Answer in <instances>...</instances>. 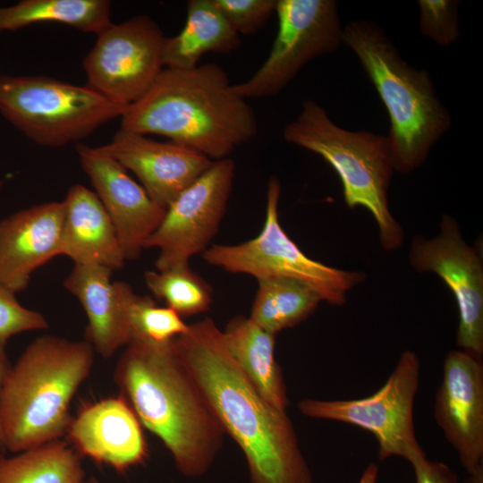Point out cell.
<instances>
[{
	"mask_svg": "<svg viewBox=\"0 0 483 483\" xmlns=\"http://www.w3.org/2000/svg\"><path fill=\"white\" fill-rule=\"evenodd\" d=\"M126 309L131 336L166 343L189 328V325L174 309L160 307L152 298L138 295L133 291L128 297Z\"/></svg>",
	"mask_w": 483,
	"mask_h": 483,
	"instance_id": "27",
	"label": "cell"
},
{
	"mask_svg": "<svg viewBox=\"0 0 483 483\" xmlns=\"http://www.w3.org/2000/svg\"><path fill=\"white\" fill-rule=\"evenodd\" d=\"M112 270L97 265L74 264L64 281L80 302L88 318L86 341L108 359L131 338L127 300L133 291L125 282H112Z\"/></svg>",
	"mask_w": 483,
	"mask_h": 483,
	"instance_id": "19",
	"label": "cell"
},
{
	"mask_svg": "<svg viewBox=\"0 0 483 483\" xmlns=\"http://www.w3.org/2000/svg\"><path fill=\"white\" fill-rule=\"evenodd\" d=\"M239 35H252L264 27L275 10L276 0H213Z\"/></svg>",
	"mask_w": 483,
	"mask_h": 483,
	"instance_id": "29",
	"label": "cell"
},
{
	"mask_svg": "<svg viewBox=\"0 0 483 483\" xmlns=\"http://www.w3.org/2000/svg\"><path fill=\"white\" fill-rule=\"evenodd\" d=\"M15 294L0 284V346H5L9 338L20 333L48 327L45 317L23 307Z\"/></svg>",
	"mask_w": 483,
	"mask_h": 483,
	"instance_id": "30",
	"label": "cell"
},
{
	"mask_svg": "<svg viewBox=\"0 0 483 483\" xmlns=\"http://www.w3.org/2000/svg\"><path fill=\"white\" fill-rule=\"evenodd\" d=\"M420 362L417 354L404 351L383 386L360 399L305 398L297 408L305 417L343 422L370 432L377 439L380 461L424 452L416 437L414 403L419 388Z\"/></svg>",
	"mask_w": 483,
	"mask_h": 483,
	"instance_id": "9",
	"label": "cell"
},
{
	"mask_svg": "<svg viewBox=\"0 0 483 483\" xmlns=\"http://www.w3.org/2000/svg\"><path fill=\"white\" fill-rule=\"evenodd\" d=\"M277 31L271 50L258 71L234 84L243 98L280 93L314 58L343 45V29L335 0H276Z\"/></svg>",
	"mask_w": 483,
	"mask_h": 483,
	"instance_id": "10",
	"label": "cell"
},
{
	"mask_svg": "<svg viewBox=\"0 0 483 483\" xmlns=\"http://www.w3.org/2000/svg\"><path fill=\"white\" fill-rule=\"evenodd\" d=\"M82 65L87 86L127 107L140 99L164 69L165 36L148 16L112 23L97 35Z\"/></svg>",
	"mask_w": 483,
	"mask_h": 483,
	"instance_id": "11",
	"label": "cell"
},
{
	"mask_svg": "<svg viewBox=\"0 0 483 483\" xmlns=\"http://www.w3.org/2000/svg\"><path fill=\"white\" fill-rule=\"evenodd\" d=\"M82 483H101L99 482L97 479H94V478H90V479H85L84 481Z\"/></svg>",
	"mask_w": 483,
	"mask_h": 483,
	"instance_id": "35",
	"label": "cell"
},
{
	"mask_svg": "<svg viewBox=\"0 0 483 483\" xmlns=\"http://www.w3.org/2000/svg\"><path fill=\"white\" fill-rule=\"evenodd\" d=\"M378 478V466L369 463L363 470L359 483H377Z\"/></svg>",
	"mask_w": 483,
	"mask_h": 483,
	"instance_id": "33",
	"label": "cell"
},
{
	"mask_svg": "<svg viewBox=\"0 0 483 483\" xmlns=\"http://www.w3.org/2000/svg\"><path fill=\"white\" fill-rule=\"evenodd\" d=\"M4 347L5 346H0V392H1L4 381V378L11 367ZM0 453H5L3 446L1 435H0Z\"/></svg>",
	"mask_w": 483,
	"mask_h": 483,
	"instance_id": "32",
	"label": "cell"
},
{
	"mask_svg": "<svg viewBox=\"0 0 483 483\" xmlns=\"http://www.w3.org/2000/svg\"><path fill=\"white\" fill-rule=\"evenodd\" d=\"M222 332L230 354L252 386L269 404L287 411L286 385L275 359V335L241 315L230 319Z\"/></svg>",
	"mask_w": 483,
	"mask_h": 483,
	"instance_id": "21",
	"label": "cell"
},
{
	"mask_svg": "<svg viewBox=\"0 0 483 483\" xmlns=\"http://www.w3.org/2000/svg\"><path fill=\"white\" fill-rule=\"evenodd\" d=\"M60 255L74 264L121 269L126 258L114 226L97 194L81 184L72 185L64 199Z\"/></svg>",
	"mask_w": 483,
	"mask_h": 483,
	"instance_id": "20",
	"label": "cell"
},
{
	"mask_svg": "<svg viewBox=\"0 0 483 483\" xmlns=\"http://www.w3.org/2000/svg\"><path fill=\"white\" fill-rule=\"evenodd\" d=\"M407 461L413 468L415 483H458L446 464L428 460L424 452L411 453Z\"/></svg>",
	"mask_w": 483,
	"mask_h": 483,
	"instance_id": "31",
	"label": "cell"
},
{
	"mask_svg": "<svg viewBox=\"0 0 483 483\" xmlns=\"http://www.w3.org/2000/svg\"><path fill=\"white\" fill-rule=\"evenodd\" d=\"M258 283L249 318L273 335L307 319L322 301L311 286L298 279L270 277Z\"/></svg>",
	"mask_w": 483,
	"mask_h": 483,
	"instance_id": "24",
	"label": "cell"
},
{
	"mask_svg": "<svg viewBox=\"0 0 483 483\" xmlns=\"http://www.w3.org/2000/svg\"><path fill=\"white\" fill-rule=\"evenodd\" d=\"M434 417L466 472L482 465V357L460 349L447 353L436 393Z\"/></svg>",
	"mask_w": 483,
	"mask_h": 483,
	"instance_id": "14",
	"label": "cell"
},
{
	"mask_svg": "<svg viewBox=\"0 0 483 483\" xmlns=\"http://www.w3.org/2000/svg\"><path fill=\"white\" fill-rule=\"evenodd\" d=\"M466 483H483V465L479 466L472 472L469 473Z\"/></svg>",
	"mask_w": 483,
	"mask_h": 483,
	"instance_id": "34",
	"label": "cell"
},
{
	"mask_svg": "<svg viewBox=\"0 0 483 483\" xmlns=\"http://www.w3.org/2000/svg\"><path fill=\"white\" fill-rule=\"evenodd\" d=\"M343 44L358 58L388 113L394 171L411 173L424 163L452 124L430 74L403 60L372 21H349L343 29Z\"/></svg>",
	"mask_w": 483,
	"mask_h": 483,
	"instance_id": "5",
	"label": "cell"
},
{
	"mask_svg": "<svg viewBox=\"0 0 483 483\" xmlns=\"http://www.w3.org/2000/svg\"><path fill=\"white\" fill-rule=\"evenodd\" d=\"M65 216L63 201L38 204L0 221V284L23 291L31 274L60 255Z\"/></svg>",
	"mask_w": 483,
	"mask_h": 483,
	"instance_id": "18",
	"label": "cell"
},
{
	"mask_svg": "<svg viewBox=\"0 0 483 483\" xmlns=\"http://www.w3.org/2000/svg\"><path fill=\"white\" fill-rule=\"evenodd\" d=\"M147 287L182 318L208 311L213 301L211 285L188 265L144 274Z\"/></svg>",
	"mask_w": 483,
	"mask_h": 483,
	"instance_id": "26",
	"label": "cell"
},
{
	"mask_svg": "<svg viewBox=\"0 0 483 483\" xmlns=\"http://www.w3.org/2000/svg\"><path fill=\"white\" fill-rule=\"evenodd\" d=\"M98 148L131 171L148 196L165 209L214 162L183 145L121 129Z\"/></svg>",
	"mask_w": 483,
	"mask_h": 483,
	"instance_id": "16",
	"label": "cell"
},
{
	"mask_svg": "<svg viewBox=\"0 0 483 483\" xmlns=\"http://www.w3.org/2000/svg\"><path fill=\"white\" fill-rule=\"evenodd\" d=\"M66 435L79 454L121 473L148 457L142 425L121 394L83 407Z\"/></svg>",
	"mask_w": 483,
	"mask_h": 483,
	"instance_id": "17",
	"label": "cell"
},
{
	"mask_svg": "<svg viewBox=\"0 0 483 483\" xmlns=\"http://www.w3.org/2000/svg\"><path fill=\"white\" fill-rule=\"evenodd\" d=\"M83 171L106 208L126 260L138 258L166 209L157 205L116 160L98 147L77 145Z\"/></svg>",
	"mask_w": 483,
	"mask_h": 483,
	"instance_id": "15",
	"label": "cell"
},
{
	"mask_svg": "<svg viewBox=\"0 0 483 483\" xmlns=\"http://www.w3.org/2000/svg\"><path fill=\"white\" fill-rule=\"evenodd\" d=\"M283 137L286 142L320 156L335 171L345 204L350 208L363 207L371 214L386 250L402 247L404 233L388 202L394 166L387 136L343 129L322 106L308 99L299 114L284 126Z\"/></svg>",
	"mask_w": 483,
	"mask_h": 483,
	"instance_id": "6",
	"label": "cell"
},
{
	"mask_svg": "<svg viewBox=\"0 0 483 483\" xmlns=\"http://www.w3.org/2000/svg\"><path fill=\"white\" fill-rule=\"evenodd\" d=\"M121 130L164 136L216 161L252 140L258 126L253 108L225 70L207 64L164 68L148 90L127 106Z\"/></svg>",
	"mask_w": 483,
	"mask_h": 483,
	"instance_id": "3",
	"label": "cell"
},
{
	"mask_svg": "<svg viewBox=\"0 0 483 483\" xmlns=\"http://www.w3.org/2000/svg\"><path fill=\"white\" fill-rule=\"evenodd\" d=\"M119 106L87 85L46 76H0V113L36 143L64 147L117 117Z\"/></svg>",
	"mask_w": 483,
	"mask_h": 483,
	"instance_id": "7",
	"label": "cell"
},
{
	"mask_svg": "<svg viewBox=\"0 0 483 483\" xmlns=\"http://www.w3.org/2000/svg\"><path fill=\"white\" fill-rule=\"evenodd\" d=\"M409 261L416 271L435 273L447 285L458 309L456 344L460 350L482 357V257L463 240L457 221L445 214L436 236H414Z\"/></svg>",
	"mask_w": 483,
	"mask_h": 483,
	"instance_id": "13",
	"label": "cell"
},
{
	"mask_svg": "<svg viewBox=\"0 0 483 483\" xmlns=\"http://www.w3.org/2000/svg\"><path fill=\"white\" fill-rule=\"evenodd\" d=\"M235 164L230 157L214 161L166 208L145 249L159 250L157 271L188 265L211 245L225 214L233 189Z\"/></svg>",
	"mask_w": 483,
	"mask_h": 483,
	"instance_id": "12",
	"label": "cell"
},
{
	"mask_svg": "<svg viewBox=\"0 0 483 483\" xmlns=\"http://www.w3.org/2000/svg\"><path fill=\"white\" fill-rule=\"evenodd\" d=\"M3 185H4V181H0V191H1V189H2Z\"/></svg>",
	"mask_w": 483,
	"mask_h": 483,
	"instance_id": "36",
	"label": "cell"
},
{
	"mask_svg": "<svg viewBox=\"0 0 483 483\" xmlns=\"http://www.w3.org/2000/svg\"><path fill=\"white\" fill-rule=\"evenodd\" d=\"M241 45L240 35L213 0H190L183 28L176 36L164 39L163 65L180 70L194 68L205 54L226 55Z\"/></svg>",
	"mask_w": 483,
	"mask_h": 483,
	"instance_id": "22",
	"label": "cell"
},
{
	"mask_svg": "<svg viewBox=\"0 0 483 483\" xmlns=\"http://www.w3.org/2000/svg\"><path fill=\"white\" fill-rule=\"evenodd\" d=\"M114 379L182 475L198 478L209 470L225 433L177 354L174 339L156 343L132 335L117 360Z\"/></svg>",
	"mask_w": 483,
	"mask_h": 483,
	"instance_id": "2",
	"label": "cell"
},
{
	"mask_svg": "<svg viewBox=\"0 0 483 483\" xmlns=\"http://www.w3.org/2000/svg\"><path fill=\"white\" fill-rule=\"evenodd\" d=\"M281 183L271 177L267 191L264 225L253 239L238 244H211L203 253L208 264L257 280L270 277L298 279L311 286L321 300L334 306L346 302L347 292L363 282L360 271L329 267L308 257L288 236L279 221Z\"/></svg>",
	"mask_w": 483,
	"mask_h": 483,
	"instance_id": "8",
	"label": "cell"
},
{
	"mask_svg": "<svg viewBox=\"0 0 483 483\" xmlns=\"http://www.w3.org/2000/svg\"><path fill=\"white\" fill-rule=\"evenodd\" d=\"M419 31L440 47H447L460 38L455 0H419Z\"/></svg>",
	"mask_w": 483,
	"mask_h": 483,
	"instance_id": "28",
	"label": "cell"
},
{
	"mask_svg": "<svg viewBox=\"0 0 483 483\" xmlns=\"http://www.w3.org/2000/svg\"><path fill=\"white\" fill-rule=\"evenodd\" d=\"M174 345L225 435L243 453L250 483H313L287 411L252 386L211 318L189 325Z\"/></svg>",
	"mask_w": 483,
	"mask_h": 483,
	"instance_id": "1",
	"label": "cell"
},
{
	"mask_svg": "<svg viewBox=\"0 0 483 483\" xmlns=\"http://www.w3.org/2000/svg\"><path fill=\"white\" fill-rule=\"evenodd\" d=\"M84 479L80 454L61 439L11 457L0 453V483H82Z\"/></svg>",
	"mask_w": 483,
	"mask_h": 483,
	"instance_id": "25",
	"label": "cell"
},
{
	"mask_svg": "<svg viewBox=\"0 0 483 483\" xmlns=\"http://www.w3.org/2000/svg\"><path fill=\"white\" fill-rule=\"evenodd\" d=\"M38 22H58L99 34L113 22L106 0H23L0 7V35Z\"/></svg>",
	"mask_w": 483,
	"mask_h": 483,
	"instance_id": "23",
	"label": "cell"
},
{
	"mask_svg": "<svg viewBox=\"0 0 483 483\" xmlns=\"http://www.w3.org/2000/svg\"><path fill=\"white\" fill-rule=\"evenodd\" d=\"M94 348L86 340L44 335L11 365L0 392V435L17 453L61 439L72 421L70 403L91 372Z\"/></svg>",
	"mask_w": 483,
	"mask_h": 483,
	"instance_id": "4",
	"label": "cell"
}]
</instances>
